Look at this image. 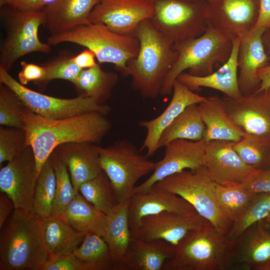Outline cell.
Instances as JSON below:
<instances>
[{
	"label": "cell",
	"mask_w": 270,
	"mask_h": 270,
	"mask_svg": "<svg viewBox=\"0 0 270 270\" xmlns=\"http://www.w3.org/2000/svg\"><path fill=\"white\" fill-rule=\"evenodd\" d=\"M96 56L94 54L87 48L82 52L72 57L74 62L82 69L92 68L96 63L95 61Z\"/></svg>",
	"instance_id": "cell-49"
},
{
	"label": "cell",
	"mask_w": 270,
	"mask_h": 270,
	"mask_svg": "<svg viewBox=\"0 0 270 270\" xmlns=\"http://www.w3.org/2000/svg\"><path fill=\"white\" fill-rule=\"evenodd\" d=\"M22 69L18 74V82L26 86L30 82L34 83L42 79L44 74L43 66L36 64L27 63L24 61L20 62Z\"/></svg>",
	"instance_id": "cell-45"
},
{
	"label": "cell",
	"mask_w": 270,
	"mask_h": 270,
	"mask_svg": "<svg viewBox=\"0 0 270 270\" xmlns=\"http://www.w3.org/2000/svg\"><path fill=\"white\" fill-rule=\"evenodd\" d=\"M101 0H54L42 10L43 26L50 35L90 23L89 15Z\"/></svg>",
	"instance_id": "cell-26"
},
{
	"label": "cell",
	"mask_w": 270,
	"mask_h": 270,
	"mask_svg": "<svg viewBox=\"0 0 270 270\" xmlns=\"http://www.w3.org/2000/svg\"><path fill=\"white\" fill-rule=\"evenodd\" d=\"M232 42L230 56L218 70L203 76H192L184 72L176 79L192 91H199L202 87H205L220 91L230 98L242 96L238 83V54L240 38Z\"/></svg>",
	"instance_id": "cell-25"
},
{
	"label": "cell",
	"mask_w": 270,
	"mask_h": 270,
	"mask_svg": "<svg viewBox=\"0 0 270 270\" xmlns=\"http://www.w3.org/2000/svg\"><path fill=\"white\" fill-rule=\"evenodd\" d=\"M184 198L196 212L226 236L232 222L222 211L216 196L215 183L205 166L187 169L169 176L155 184Z\"/></svg>",
	"instance_id": "cell-6"
},
{
	"label": "cell",
	"mask_w": 270,
	"mask_h": 270,
	"mask_svg": "<svg viewBox=\"0 0 270 270\" xmlns=\"http://www.w3.org/2000/svg\"><path fill=\"white\" fill-rule=\"evenodd\" d=\"M54 151L66 166L76 192L86 181L97 176L102 170L96 144L72 142L56 147Z\"/></svg>",
	"instance_id": "cell-24"
},
{
	"label": "cell",
	"mask_w": 270,
	"mask_h": 270,
	"mask_svg": "<svg viewBox=\"0 0 270 270\" xmlns=\"http://www.w3.org/2000/svg\"><path fill=\"white\" fill-rule=\"evenodd\" d=\"M256 75L260 82V88L256 92L268 90L270 88V64L258 70Z\"/></svg>",
	"instance_id": "cell-50"
},
{
	"label": "cell",
	"mask_w": 270,
	"mask_h": 270,
	"mask_svg": "<svg viewBox=\"0 0 270 270\" xmlns=\"http://www.w3.org/2000/svg\"><path fill=\"white\" fill-rule=\"evenodd\" d=\"M42 66L44 69V76L34 83L42 88L56 79L67 80L72 83L82 70L74 62L72 56L58 57Z\"/></svg>",
	"instance_id": "cell-41"
},
{
	"label": "cell",
	"mask_w": 270,
	"mask_h": 270,
	"mask_svg": "<svg viewBox=\"0 0 270 270\" xmlns=\"http://www.w3.org/2000/svg\"><path fill=\"white\" fill-rule=\"evenodd\" d=\"M0 83L10 88L28 108L48 118L62 119L92 111L108 115L110 112V106L100 104L90 97L80 95L75 98H62L34 91L20 84L1 67Z\"/></svg>",
	"instance_id": "cell-11"
},
{
	"label": "cell",
	"mask_w": 270,
	"mask_h": 270,
	"mask_svg": "<svg viewBox=\"0 0 270 270\" xmlns=\"http://www.w3.org/2000/svg\"><path fill=\"white\" fill-rule=\"evenodd\" d=\"M118 74L102 70L100 64L82 69L72 82L80 96L90 97L101 104H105L112 95V92L118 82Z\"/></svg>",
	"instance_id": "cell-30"
},
{
	"label": "cell",
	"mask_w": 270,
	"mask_h": 270,
	"mask_svg": "<svg viewBox=\"0 0 270 270\" xmlns=\"http://www.w3.org/2000/svg\"><path fill=\"white\" fill-rule=\"evenodd\" d=\"M0 15L6 32L0 50V67L8 71L27 54L50 52L51 46L42 42L38 36L44 22L42 10L23 12L5 6L0 7Z\"/></svg>",
	"instance_id": "cell-8"
},
{
	"label": "cell",
	"mask_w": 270,
	"mask_h": 270,
	"mask_svg": "<svg viewBox=\"0 0 270 270\" xmlns=\"http://www.w3.org/2000/svg\"><path fill=\"white\" fill-rule=\"evenodd\" d=\"M50 46L61 42L74 43L92 51L98 63H111L127 76L126 63L137 56L140 42L134 36L115 33L102 24L90 23L74 27L47 38Z\"/></svg>",
	"instance_id": "cell-5"
},
{
	"label": "cell",
	"mask_w": 270,
	"mask_h": 270,
	"mask_svg": "<svg viewBox=\"0 0 270 270\" xmlns=\"http://www.w3.org/2000/svg\"><path fill=\"white\" fill-rule=\"evenodd\" d=\"M232 48V42L208 24L201 36L174 44L178 58L164 79L160 95L171 94L174 80L186 70L194 76L211 74L216 64L227 62Z\"/></svg>",
	"instance_id": "cell-4"
},
{
	"label": "cell",
	"mask_w": 270,
	"mask_h": 270,
	"mask_svg": "<svg viewBox=\"0 0 270 270\" xmlns=\"http://www.w3.org/2000/svg\"><path fill=\"white\" fill-rule=\"evenodd\" d=\"M78 191L106 214L118 204L110 181L103 170L96 177L83 182Z\"/></svg>",
	"instance_id": "cell-37"
},
{
	"label": "cell",
	"mask_w": 270,
	"mask_h": 270,
	"mask_svg": "<svg viewBox=\"0 0 270 270\" xmlns=\"http://www.w3.org/2000/svg\"><path fill=\"white\" fill-rule=\"evenodd\" d=\"M42 219L14 209L0 229V270H43L48 258Z\"/></svg>",
	"instance_id": "cell-3"
},
{
	"label": "cell",
	"mask_w": 270,
	"mask_h": 270,
	"mask_svg": "<svg viewBox=\"0 0 270 270\" xmlns=\"http://www.w3.org/2000/svg\"><path fill=\"white\" fill-rule=\"evenodd\" d=\"M205 130L198 104H190L162 131L158 142V148L176 139L201 140L204 138Z\"/></svg>",
	"instance_id": "cell-31"
},
{
	"label": "cell",
	"mask_w": 270,
	"mask_h": 270,
	"mask_svg": "<svg viewBox=\"0 0 270 270\" xmlns=\"http://www.w3.org/2000/svg\"><path fill=\"white\" fill-rule=\"evenodd\" d=\"M258 16L253 28H260L270 30V0H259Z\"/></svg>",
	"instance_id": "cell-47"
},
{
	"label": "cell",
	"mask_w": 270,
	"mask_h": 270,
	"mask_svg": "<svg viewBox=\"0 0 270 270\" xmlns=\"http://www.w3.org/2000/svg\"><path fill=\"white\" fill-rule=\"evenodd\" d=\"M233 147L242 160L252 168H270V138L246 134Z\"/></svg>",
	"instance_id": "cell-35"
},
{
	"label": "cell",
	"mask_w": 270,
	"mask_h": 270,
	"mask_svg": "<svg viewBox=\"0 0 270 270\" xmlns=\"http://www.w3.org/2000/svg\"><path fill=\"white\" fill-rule=\"evenodd\" d=\"M176 246L162 240L144 241L132 237L117 270H168Z\"/></svg>",
	"instance_id": "cell-23"
},
{
	"label": "cell",
	"mask_w": 270,
	"mask_h": 270,
	"mask_svg": "<svg viewBox=\"0 0 270 270\" xmlns=\"http://www.w3.org/2000/svg\"><path fill=\"white\" fill-rule=\"evenodd\" d=\"M26 134L23 129L0 127V166L12 160L26 148Z\"/></svg>",
	"instance_id": "cell-42"
},
{
	"label": "cell",
	"mask_w": 270,
	"mask_h": 270,
	"mask_svg": "<svg viewBox=\"0 0 270 270\" xmlns=\"http://www.w3.org/2000/svg\"><path fill=\"white\" fill-rule=\"evenodd\" d=\"M36 162L30 146L0 167V190L12 200L15 209L31 212L38 178Z\"/></svg>",
	"instance_id": "cell-15"
},
{
	"label": "cell",
	"mask_w": 270,
	"mask_h": 270,
	"mask_svg": "<svg viewBox=\"0 0 270 270\" xmlns=\"http://www.w3.org/2000/svg\"><path fill=\"white\" fill-rule=\"evenodd\" d=\"M130 197L117 204L106 214L102 237L112 255L113 270H117L132 238L128 222Z\"/></svg>",
	"instance_id": "cell-28"
},
{
	"label": "cell",
	"mask_w": 270,
	"mask_h": 270,
	"mask_svg": "<svg viewBox=\"0 0 270 270\" xmlns=\"http://www.w3.org/2000/svg\"><path fill=\"white\" fill-rule=\"evenodd\" d=\"M54 0H43L44 7L52 3Z\"/></svg>",
	"instance_id": "cell-52"
},
{
	"label": "cell",
	"mask_w": 270,
	"mask_h": 270,
	"mask_svg": "<svg viewBox=\"0 0 270 270\" xmlns=\"http://www.w3.org/2000/svg\"><path fill=\"white\" fill-rule=\"evenodd\" d=\"M207 98L196 94L176 79L172 86V98L164 112L152 120H142L139 122L140 126L146 131L140 150H146L148 157L153 156L159 148L158 142L162 131L187 106L199 104Z\"/></svg>",
	"instance_id": "cell-22"
},
{
	"label": "cell",
	"mask_w": 270,
	"mask_h": 270,
	"mask_svg": "<svg viewBox=\"0 0 270 270\" xmlns=\"http://www.w3.org/2000/svg\"><path fill=\"white\" fill-rule=\"evenodd\" d=\"M14 209V204L12 198L6 193L0 192V228L2 227L11 212Z\"/></svg>",
	"instance_id": "cell-48"
},
{
	"label": "cell",
	"mask_w": 270,
	"mask_h": 270,
	"mask_svg": "<svg viewBox=\"0 0 270 270\" xmlns=\"http://www.w3.org/2000/svg\"><path fill=\"white\" fill-rule=\"evenodd\" d=\"M270 216V193L256 194L243 214L235 221L226 236L231 242L254 224Z\"/></svg>",
	"instance_id": "cell-39"
},
{
	"label": "cell",
	"mask_w": 270,
	"mask_h": 270,
	"mask_svg": "<svg viewBox=\"0 0 270 270\" xmlns=\"http://www.w3.org/2000/svg\"><path fill=\"white\" fill-rule=\"evenodd\" d=\"M102 170L112 184L117 203L131 196L136 184L153 172L156 162L148 159L140 149L126 139L116 140L110 146L96 145Z\"/></svg>",
	"instance_id": "cell-7"
},
{
	"label": "cell",
	"mask_w": 270,
	"mask_h": 270,
	"mask_svg": "<svg viewBox=\"0 0 270 270\" xmlns=\"http://www.w3.org/2000/svg\"><path fill=\"white\" fill-rule=\"evenodd\" d=\"M264 28H252L240 38L238 54V83L242 94L249 96L260 88L256 72L268 64L270 61L264 50L262 35Z\"/></svg>",
	"instance_id": "cell-21"
},
{
	"label": "cell",
	"mask_w": 270,
	"mask_h": 270,
	"mask_svg": "<svg viewBox=\"0 0 270 270\" xmlns=\"http://www.w3.org/2000/svg\"><path fill=\"white\" fill-rule=\"evenodd\" d=\"M242 186L255 194L270 193V168H253L244 180Z\"/></svg>",
	"instance_id": "cell-43"
},
{
	"label": "cell",
	"mask_w": 270,
	"mask_h": 270,
	"mask_svg": "<svg viewBox=\"0 0 270 270\" xmlns=\"http://www.w3.org/2000/svg\"><path fill=\"white\" fill-rule=\"evenodd\" d=\"M43 270H82L72 254L49 256Z\"/></svg>",
	"instance_id": "cell-44"
},
{
	"label": "cell",
	"mask_w": 270,
	"mask_h": 270,
	"mask_svg": "<svg viewBox=\"0 0 270 270\" xmlns=\"http://www.w3.org/2000/svg\"><path fill=\"white\" fill-rule=\"evenodd\" d=\"M269 217V218H268V222L270 224V216H268Z\"/></svg>",
	"instance_id": "cell-54"
},
{
	"label": "cell",
	"mask_w": 270,
	"mask_h": 270,
	"mask_svg": "<svg viewBox=\"0 0 270 270\" xmlns=\"http://www.w3.org/2000/svg\"><path fill=\"white\" fill-rule=\"evenodd\" d=\"M209 223L198 214L184 215L164 212L143 218L132 234L140 240H162L176 246L192 230Z\"/></svg>",
	"instance_id": "cell-17"
},
{
	"label": "cell",
	"mask_w": 270,
	"mask_h": 270,
	"mask_svg": "<svg viewBox=\"0 0 270 270\" xmlns=\"http://www.w3.org/2000/svg\"><path fill=\"white\" fill-rule=\"evenodd\" d=\"M140 42L137 56L126 63L131 86L146 99H156L160 94L164 79L178 58L172 44L152 24L150 19L141 22L134 36Z\"/></svg>",
	"instance_id": "cell-2"
},
{
	"label": "cell",
	"mask_w": 270,
	"mask_h": 270,
	"mask_svg": "<svg viewBox=\"0 0 270 270\" xmlns=\"http://www.w3.org/2000/svg\"><path fill=\"white\" fill-rule=\"evenodd\" d=\"M56 187V176L50 155L38 176L31 212L42 218L50 216Z\"/></svg>",
	"instance_id": "cell-34"
},
{
	"label": "cell",
	"mask_w": 270,
	"mask_h": 270,
	"mask_svg": "<svg viewBox=\"0 0 270 270\" xmlns=\"http://www.w3.org/2000/svg\"><path fill=\"white\" fill-rule=\"evenodd\" d=\"M72 254L82 270H113L110 249L103 238L98 234L86 233Z\"/></svg>",
	"instance_id": "cell-33"
},
{
	"label": "cell",
	"mask_w": 270,
	"mask_h": 270,
	"mask_svg": "<svg viewBox=\"0 0 270 270\" xmlns=\"http://www.w3.org/2000/svg\"><path fill=\"white\" fill-rule=\"evenodd\" d=\"M259 7V0H211L206 11L208 24L232 41L254 28Z\"/></svg>",
	"instance_id": "cell-13"
},
{
	"label": "cell",
	"mask_w": 270,
	"mask_h": 270,
	"mask_svg": "<svg viewBox=\"0 0 270 270\" xmlns=\"http://www.w3.org/2000/svg\"><path fill=\"white\" fill-rule=\"evenodd\" d=\"M106 116L92 111L54 120L37 114L26 107L22 116L26 146L33 150L38 176L58 146L72 142L100 144L112 128Z\"/></svg>",
	"instance_id": "cell-1"
},
{
	"label": "cell",
	"mask_w": 270,
	"mask_h": 270,
	"mask_svg": "<svg viewBox=\"0 0 270 270\" xmlns=\"http://www.w3.org/2000/svg\"><path fill=\"white\" fill-rule=\"evenodd\" d=\"M5 6L23 12H38L44 4L43 0H0V7Z\"/></svg>",
	"instance_id": "cell-46"
},
{
	"label": "cell",
	"mask_w": 270,
	"mask_h": 270,
	"mask_svg": "<svg viewBox=\"0 0 270 270\" xmlns=\"http://www.w3.org/2000/svg\"><path fill=\"white\" fill-rule=\"evenodd\" d=\"M154 12L150 20L153 27L174 44L198 37L206 30L208 2L184 0H153Z\"/></svg>",
	"instance_id": "cell-10"
},
{
	"label": "cell",
	"mask_w": 270,
	"mask_h": 270,
	"mask_svg": "<svg viewBox=\"0 0 270 270\" xmlns=\"http://www.w3.org/2000/svg\"><path fill=\"white\" fill-rule=\"evenodd\" d=\"M184 0L192 1V2H198V1H202V0Z\"/></svg>",
	"instance_id": "cell-53"
},
{
	"label": "cell",
	"mask_w": 270,
	"mask_h": 270,
	"mask_svg": "<svg viewBox=\"0 0 270 270\" xmlns=\"http://www.w3.org/2000/svg\"><path fill=\"white\" fill-rule=\"evenodd\" d=\"M256 195L242 184L225 186L216 184V196L219 206L225 216L232 222L243 214Z\"/></svg>",
	"instance_id": "cell-36"
},
{
	"label": "cell",
	"mask_w": 270,
	"mask_h": 270,
	"mask_svg": "<svg viewBox=\"0 0 270 270\" xmlns=\"http://www.w3.org/2000/svg\"><path fill=\"white\" fill-rule=\"evenodd\" d=\"M231 120L246 134L270 138V92L223 99Z\"/></svg>",
	"instance_id": "cell-18"
},
{
	"label": "cell",
	"mask_w": 270,
	"mask_h": 270,
	"mask_svg": "<svg viewBox=\"0 0 270 270\" xmlns=\"http://www.w3.org/2000/svg\"><path fill=\"white\" fill-rule=\"evenodd\" d=\"M106 214L97 209L78 191L70 202L65 220L75 229L102 236Z\"/></svg>",
	"instance_id": "cell-32"
},
{
	"label": "cell",
	"mask_w": 270,
	"mask_h": 270,
	"mask_svg": "<svg viewBox=\"0 0 270 270\" xmlns=\"http://www.w3.org/2000/svg\"><path fill=\"white\" fill-rule=\"evenodd\" d=\"M202 119L206 126L204 138L225 140L233 142L240 140L246 134L228 116L223 99L208 97L198 104Z\"/></svg>",
	"instance_id": "cell-27"
},
{
	"label": "cell",
	"mask_w": 270,
	"mask_h": 270,
	"mask_svg": "<svg viewBox=\"0 0 270 270\" xmlns=\"http://www.w3.org/2000/svg\"><path fill=\"white\" fill-rule=\"evenodd\" d=\"M268 90L270 92V88L268 89Z\"/></svg>",
	"instance_id": "cell-56"
},
{
	"label": "cell",
	"mask_w": 270,
	"mask_h": 270,
	"mask_svg": "<svg viewBox=\"0 0 270 270\" xmlns=\"http://www.w3.org/2000/svg\"><path fill=\"white\" fill-rule=\"evenodd\" d=\"M234 143L225 140H212L206 143L205 166L211 178L218 184H242L253 168L234 150Z\"/></svg>",
	"instance_id": "cell-19"
},
{
	"label": "cell",
	"mask_w": 270,
	"mask_h": 270,
	"mask_svg": "<svg viewBox=\"0 0 270 270\" xmlns=\"http://www.w3.org/2000/svg\"><path fill=\"white\" fill-rule=\"evenodd\" d=\"M154 12L153 0H101L91 11L88 20L115 33L134 36L138 24L150 19Z\"/></svg>",
	"instance_id": "cell-14"
},
{
	"label": "cell",
	"mask_w": 270,
	"mask_h": 270,
	"mask_svg": "<svg viewBox=\"0 0 270 270\" xmlns=\"http://www.w3.org/2000/svg\"><path fill=\"white\" fill-rule=\"evenodd\" d=\"M206 0L208 2H209V1H210L211 0Z\"/></svg>",
	"instance_id": "cell-55"
},
{
	"label": "cell",
	"mask_w": 270,
	"mask_h": 270,
	"mask_svg": "<svg viewBox=\"0 0 270 270\" xmlns=\"http://www.w3.org/2000/svg\"><path fill=\"white\" fill-rule=\"evenodd\" d=\"M262 42L265 52L270 64V30L265 31L262 35Z\"/></svg>",
	"instance_id": "cell-51"
},
{
	"label": "cell",
	"mask_w": 270,
	"mask_h": 270,
	"mask_svg": "<svg viewBox=\"0 0 270 270\" xmlns=\"http://www.w3.org/2000/svg\"><path fill=\"white\" fill-rule=\"evenodd\" d=\"M228 244L210 223L192 230L176 246L168 270H222Z\"/></svg>",
	"instance_id": "cell-9"
},
{
	"label": "cell",
	"mask_w": 270,
	"mask_h": 270,
	"mask_svg": "<svg viewBox=\"0 0 270 270\" xmlns=\"http://www.w3.org/2000/svg\"><path fill=\"white\" fill-rule=\"evenodd\" d=\"M206 143L204 138L198 141L176 139L169 142L164 146V158L156 162L152 174L136 186L132 194L146 192L158 181L183 170L205 166Z\"/></svg>",
	"instance_id": "cell-16"
},
{
	"label": "cell",
	"mask_w": 270,
	"mask_h": 270,
	"mask_svg": "<svg viewBox=\"0 0 270 270\" xmlns=\"http://www.w3.org/2000/svg\"><path fill=\"white\" fill-rule=\"evenodd\" d=\"M26 107L10 88L0 83V124L2 126L23 129L22 116Z\"/></svg>",
	"instance_id": "cell-40"
},
{
	"label": "cell",
	"mask_w": 270,
	"mask_h": 270,
	"mask_svg": "<svg viewBox=\"0 0 270 270\" xmlns=\"http://www.w3.org/2000/svg\"><path fill=\"white\" fill-rule=\"evenodd\" d=\"M224 270H270V225L266 218L254 224L229 242Z\"/></svg>",
	"instance_id": "cell-12"
},
{
	"label": "cell",
	"mask_w": 270,
	"mask_h": 270,
	"mask_svg": "<svg viewBox=\"0 0 270 270\" xmlns=\"http://www.w3.org/2000/svg\"><path fill=\"white\" fill-rule=\"evenodd\" d=\"M42 232L48 257L72 254L86 235L75 229L65 219L52 216L42 219Z\"/></svg>",
	"instance_id": "cell-29"
},
{
	"label": "cell",
	"mask_w": 270,
	"mask_h": 270,
	"mask_svg": "<svg viewBox=\"0 0 270 270\" xmlns=\"http://www.w3.org/2000/svg\"><path fill=\"white\" fill-rule=\"evenodd\" d=\"M56 176L54 198L50 216L65 219L67 208L74 198V188L68 168L54 150L51 154Z\"/></svg>",
	"instance_id": "cell-38"
},
{
	"label": "cell",
	"mask_w": 270,
	"mask_h": 270,
	"mask_svg": "<svg viewBox=\"0 0 270 270\" xmlns=\"http://www.w3.org/2000/svg\"><path fill=\"white\" fill-rule=\"evenodd\" d=\"M164 212L184 215L198 214L193 206L184 198L154 184L146 192L131 194L128 222L132 234L143 218Z\"/></svg>",
	"instance_id": "cell-20"
}]
</instances>
